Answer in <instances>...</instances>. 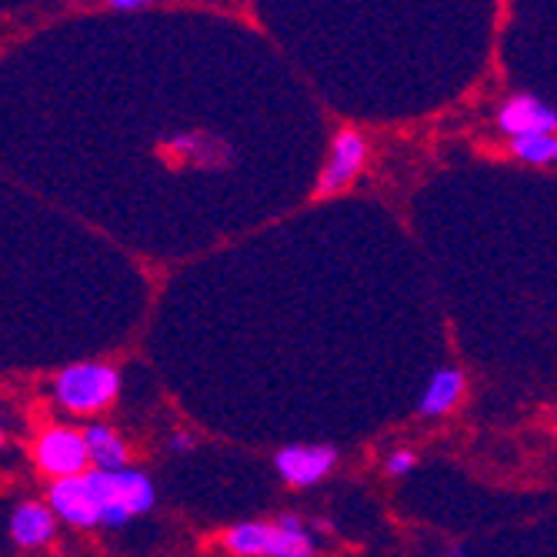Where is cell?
Masks as SVG:
<instances>
[{
	"mask_svg": "<svg viewBox=\"0 0 557 557\" xmlns=\"http://www.w3.org/2000/svg\"><path fill=\"white\" fill-rule=\"evenodd\" d=\"M84 478L100 504V524L104 528H124L131 518L147 515L158 500L154 484H150V478L137 468H124V471H97L94 468Z\"/></svg>",
	"mask_w": 557,
	"mask_h": 557,
	"instance_id": "cell-1",
	"label": "cell"
},
{
	"mask_svg": "<svg viewBox=\"0 0 557 557\" xmlns=\"http://www.w3.org/2000/svg\"><path fill=\"white\" fill-rule=\"evenodd\" d=\"M117 394H121V374L117 368L104 361H84V364L64 368L54 381V397L71 414L104 411L111 408Z\"/></svg>",
	"mask_w": 557,
	"mask_h": 557,
	"instance_id": "cell-2",
	"label": "cell"
},
{
	"mask_svg": "<svg viewBox=\"0 0 557 557\" xmlns=\"http://www.w3.org/2000/svg\"><path fill=\"white\" fill-rule=\"evenodd\" d=\"M34 458L44 474H54L58 481H64V478L87 474L90 450H87L84 434H77L71 428H50L47 434H40V441L34 447Z\"/></svg>",
	"mask_w": 557,
	"mask_h": 557,
	"instance_id": "cell-3",
	"label": "cell"
},
{
	"mask_svg": "<svg viewBox=\"0 0 557 557\" xmlns=\"http://www.w3.org/2000/svg\"><path fill=\"white\" fill-rule=\"evenodd\" d=\"M364 161H368V140L358 134V131H341L331 144V158L321 171V181H318V194L321 197H331V194H341L347 190L358 174L364 171Z\"/></svg>",
	"mask_w": 557,
	"mask_h": 557,
	"instance_id": "cell-4",
	"label": "cell"
},
{
	"mask_svg": "<svg viewBox=\"0 0 557 557\" xmlns=\"http://www.w3.org/2000/svg\"><path fill=\"white\" fill-rule=\"evenodd\" d=\"M334 465H337V450L331 444H290L274 458L277 474L290 487H311L324 481L334 471Z\"/></svg>",
	"mask_w": 557,
	"mask_h": 557,
	"instance_id": "cell-5",
	"label": "cell"
},
{
	"mask_svg": "<svg viewBox=\"0 0 557 557\" xmlns=\"http://www.w3.org/2000/svg\"><path fill=\"white\" fill-rule=\"evenodd\" d=\"M50 511H54L61 521L74 524V528H97L100 524V504L87 484V478H64L50 484Z\"/></svg>",
	"mask_w": 557,
	"mask_h": 557,
	"instance_id": "cell-6",
	"label": "cell"
},
{
	"mask_svg": "<svg viewBox=\"0 0 557 557\" xmlns=\"http://www.w3.org/2000/svg\"><path fill=\"white\" fill-rule=\"evenodd\" d=\"M497 127L508 134L511 140L515 137H531V134H550L557 131V111L547 108L541 97L534 94H518L511 97L508 104L500 108L497 114Z\"/></svg>",
	"mask_w": 557,
	"mask_h": 557,
	"instance_id": "cell-7",
	"label": "cell"
},
{
	"mask_svg": "<svg viewBox=\"0 0 557 557\" xmlns=\"http://www.w3.org/2000/svg\"><path fill=\"white\" fill-rule=\"evenodd\" d=\"M224 547L234 557H274L277 524L274 521H240L224 531Z\"/></svg>",
	"mask_w": 557,
	"mask_h": 557,
	"instance_id": "cell-8",
	"label": "cell"
},
{
	"mask_svg": "<svg viewBox=\"0 0 557 557\" xmlns=\"http://www.w3.org/2000/svg\"><path fill=\"white\" fill-rule=\"evenodd\" d=\"M58 531V515L47 508V504L37 500H24L21 508L11 515V537L21 547H40L54 537Z\"/></svg>",
	"mask_w": 557,
	"mask_h": 557,
	"instance_id": "cell-9",
	"label": "cell"
},
{
	"mask_svg": "<svg viewBox=\"0 0 557 557\" xmlns=\"http://www.w3.org/2000/svg\"><path fill=\"white\" fill-rule=\"evenodd\" d=\"M461 394H465V374H461L458 368H441V371L428 381V387H424V394H421V400H418V414H424V418H441V414H447V411L458 408Z\"/></svg>",
	"mask_w": 557,
	"mask_h": 557,
	"instance_id": "cell-10",
	"label": "cell"
},
{
	"mask_svg": "<svg viewBox=\"0 0 557 557\" xmlns=\"http://www.w3.org/2000/svg\"><path fill=\"white\" fill-rule=\"evenodd\" d=\"M84 441H87L90 461L97 471H124L127 468V447L111 428L90 424V428H84Z\"/></svg>",
	"mask_w": 557,
	"mask_h": 557,
	"instance_id": "cell-11",
	"label": "cell"
},
{
	"mask_svg": "<svg viewBox=\"0 0 557 557\" xmlns=\"http://www.w3.org/2000/svg\"><path fill=\"white\" fill-rule=\"evenodd\" d=\"M277 524V547L274 557H304V554H314V534L304 528L300 518L284 515L274 521Z\"/></svg>",
	"mask_w": 557,
	"mask_h": 557,
	"instance_id": "cell-12",
	"label": "cell"
},
{
	"mask_svg": "<svg viewBox=\"0 0 557 557\" xmlns=\"http://www.w3.org/2000/svg\"><path fill=\"white\" fill-rule=\"evenodd\" d=\"M554 140L550 134H531V137H515L511 150L515 158L528 161V164H550L554 161Z\"/></svg>",
	"mask_w": 557,
	"mask_h": 557,
	"instance_id": "cell-13",
	"label": "cell"
},
{
	"mask_svg": "<svg viewBox=\"0 0 557 557\" xmlns=\"http://www.w3.org/2000/svg\"><path fill=\"white\" fill-rule=\"evenodd\" d=\"M414 465H418L414 450H394L391 458H387V465H384V471H387L391 478H404V474H411V471H414Z\"/></svg>",
	"mask_w": 557,
	"mask_h": 557,
	"instance_id": "cell-14",
	"label": "cell"
},
{
	"mask_svg": "<svg viewBox=\"0 0 557 557\" xmlns=\"http://www.w3.org/2000/svg\"><path fill=\"white\" fill-rule=\"evenodd\" d=\"M190 447H194V437H190V434H174V437H171V450H174V454H184V450H190Z\"/></svg>",
	"mask_w": 557,
	"mask_h": 557,
	"instance_id": "cell-15",
	"label": "cell"
},
{
	"mask_svg": "<svg viewBox=\"0 0 557 557\" xmlns=\"http://www.w3.org/2000/svg\"><path fill=\"white\" fill-rule=\"evenodd\" d=\"M111 8H114V11H124V14H127V11H144L147 4H144V0H114Z\"/></svg>",
	"mask_w": 557,
	"mask_h": 557,
	"instance_id": "cell-16",
	"label": "cell"
},
{
	"mask_svg": "<svg viewBox=\"0 0 557 557\" xmlns=\"http://www.w3.org/2000/svg\"><path fill=\"white\" fill-rule=\"evenodd\" d=\"M554 164H557V140H554Z\"/></svg>",
	"mask_w": 557,
	"mask_h": 557,
	"instance_id": "cell-17",
	"label": "cell"
},
{
	"mask_svg": "<svg viewBox=\"0 0 557 557\" xmlns=\"http://www.w3.org/2000/svg\"><path fill=\"white\" fill-rule=\"evenodd\" d=\"M304 557H318V554H304Z\"/></svg>",
	"mask_w": 557,
	"mask_h": 557,
	"instance_id": "cell-18",
	"label": "cell"
},
{
	"mask_svg": "<svg viewBox=\"0 0 557 557\" xmlns=\"http://www.w3.org/2000/svg\"><path fill=\"white\" fill-rule=\"evenodd\" d=\"M450 557H465V554H450Z\"/></svg>",
	"mask_w": 557,
	"mask_h": 557,
	"instance_id": "cell-19",
	"label": "cell"
},
{
	"mask_svg": "<svg viewBox=\"0 0 557 557\" xmlns=\"http://www.w3.org/2000/svg\"><path fill=\"white\" fill-rule=\"evenodd\" d=\"M0 441H4V431H0Z\"/></svg>",
	"mask_w": 557,
	"mask_h": 557,
	"instance_id": "cell-20",
	"label": "cell"
}]
</instances>
